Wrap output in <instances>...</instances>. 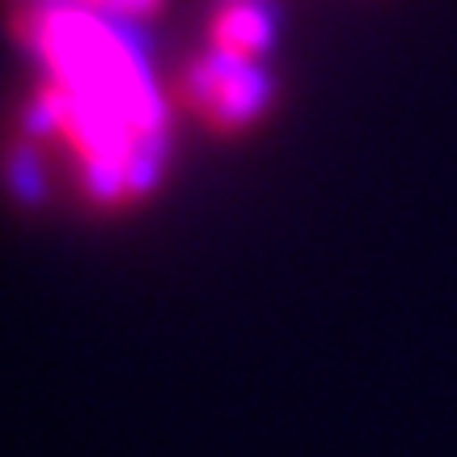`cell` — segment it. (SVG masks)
Masks as SVG:
<instances>
[{
    "instance_id": "obj_1",
    "label": "cell",
    "mask_w": 457,
    "mask_h": 457,
    "mask_svg": "<svg viewBox=\"0 0 457 457\" xmlns=\"http://www.w3.org/2000/svg\"><path fill=\"white\" fill-rule=\"evenodd\" d=\"M13 30L38 64V136L68 157L89 204H140L165 170L170 106L128 26L64 4H17Z\"/></svg>"
},
{
    "instance_id": "obj_2",
    "label": "cell",
    "mask_w": 457,
    "mask_h": 457,
    "mask_svg": "<svg viewBox=\"0 0 457 457\" xmlns=\"http://www.w3.org/2000/svg\"><path fill=\"white\" fill-rule=\"evenodd\" d=\"M179 102L195 123H204L216 136H237V131L254 128L271 102L267 55L233 51L204 38L199 55L182 68Z\"/></svg>"
},
{
    "instance_id": "obj_3",
    "label": "cell",
    "mask_w": 457,
    "mask_h": 457,
    "mask_svg": "<svg viewBox=\"0 0 457 457\" xmlns=\"http://www.w3.org/2000/svg\"><path fill=\"white\" fill-rule=\"evenodd\" d=\"M17 4H64V9H85V13L123 21V26H140L162 9V0H17Z\"/></svg>"
}]
</instances>
